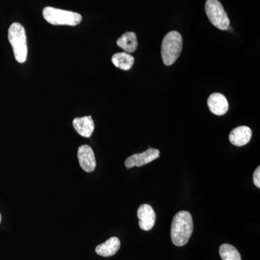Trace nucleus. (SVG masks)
Listing matches in <instances>:
<instances>
[{
  "label": "nucleus",
  "mask_w": 260,
  "mask_h": 260,
  "mask_svg": "<svg viewBox=\"0 0 260 260\" xmlns=\"http://www.w3.org/2000/svg\"><path fill=\"white\" fill-rule=\"evenodd\" d=\"M193 220L189 212H179L172 220L171 237L173 244L177 246L185 245L193 232Z\"/></svg>",
  "instance_id": "f257e3e1"
},
{
  "label": "nucleus",
  "mask_w": 260,
  "mask_h": 260,
  "mask_svg": "<svg viewBox=\"0 0 260 260\" xmlns=\"http://www.w3.org/2000/svg\"><path fill=\"white\" fill-rule=\"evenodd\" d=\"M8 39L14 52L15 59L19 63H24L28 56L26 32L21 24L14 23L8 30Z\"/></svg>",
  "instance_id": "f03ea898"
},
{
  "label": "nucleus",
  "mask_w": 260,
  "mask_h": 260,
  "mask_svg": "<svg viewBox=\"0 0 260 260\" xmlns=\"http://www.w3.org/2000/svg\"><path fill=\"white\" fill-rule=\"evenodd\" d=\"M182 37L179 32L173 30L168 32L162 39L161 56L167 66H171L177 60L182 50Z\"/></svg>",
  "instance_id": "7ed1b4c3"
},
{
  "label": "nucleus",
  "mask_w": 260,
  "mask_h": 260,
  "mask_svg": "<svg viewBox=\"0 0 260 260\" xmlns=\"http://www.w3.org/2000/svg\"><path fill=\"white\" fill-rule=\"evenodd\" d=\"M43 16L48 23L54 25H70L75 26L82 21L79 13L68 11L52 7H47L43 10Z\"/></svg>",
  "instance_id": "20e7f679"
},
{
  "label": "nucleus",
  "mask_w": 260,
  "mask_h": 260,
  "mask_svg": "<svg viewBox=\"0 0 260 260\" xmlns=\"http://www.w3.org/2000/svg\"><path fill=\"white\" fill-rule=\"evenodd\" d=\"M205 13L210 23L220 30H227L230 26V20L223 5L218 0H207L205 5Z\"/></svg>",
  "instance_id": "39448f33"
},
{
  "label": "nucleus",
  "mask_w": 260,
  "mask_h": 260,
  "mask_svg": "<svg viewBox=\"0 0 260 260\" xmlns=\"http://www.w3.org/2000/svg\"><path fill=\"white\" fill-rule=\"evenodd\" d=\"M160 151L157 149L149 148L142 153L134 154L126 159L124 165L128 169L134 167H140L159 158Z\"/></svg>",
  "instance_id": "423d86ee"
},
{
  "label": "nucleus",
  "mask_w": 260,
  "mask_h": 260,
  "mask_svg": "<svg viewBox=\"0 0 260 260\" xmlns=\"http://www.w3.org/2000/svg\"><path fill=\"white\" fill-rule=\"evenodd\" d=\"M78 158L80 167L85 172L90 173L96 167V160L93 149L88 145H81L78 148Z\"/></svg>",
  "instance_id": "0eeeda50"
},
{
  "label": "nucleus",
  "mask_w": 260,
  "mask_h": 260,
  "mask_svg": "<svg viewBox=\"0 0 260 260\" xmlns=\"http://www.w3.org/2000/svg\"><path fill=\"white\" fill-rule=\"evenodd\" d=\"M138 217L139 218L140 228L142 230L148 232L153 229L156 215L153 208L150 205H140L138 210Z\"/></svg>",
  "instance_id": "6e6552de"
},
{
  "label": "nucleus",
  "mask_w": 260,
  "mask_h": 260,
  "mask_svg": "<svg viewBox=\"0 0 260 260\" xmlns=\"http://www.w3.org/2000/svg\"><path fill=\"white\" fill-rule=\"evenodd\" d=\"M208 106L210 111L217 116L226 114L229 110V102L223 94L215 93L211 94L208 99Z\"/></svg>",
  "instance_id": "1a4fd4ad"
},
{
  "label": "nucleus",
  "mask_w": 260,
  "mask_h": 260,
  "mask_svg": "<svg viewBox=\"0 0 260 260\" xmlns=\"http://www.w3.org/2000/svg\"><path fill=\"white\" fill-rule=\"evenodd\" d=\"M252 132L249 126H239L232 130L229 135V140L236 146H244L249 143Z\"/></svg>",
  "instance_id": "9d476101"
},
{
  "label": "nucleus",
  "mask_w": 260,
  "mask_h": 260,
  "mask_svg": "<svg viewBox=\"0 0 260 260\" xmlns=\"http://www.w3.org/2000/svg\"><path fill=\"white\" fill-rule=\"evenodd\" d=\"M73 126L77 133L84 138H89L93 134L95 125L91 116L75 118L73 121Z\"/></svg>",
  "instance_id": "9b49d317"
},
{
  "label": "nucleus",
  "mask_w": 260,
  "mask_h": 260,
  "mask_svg": "<svg viewBox=\"0 0 260 260\" xmlns=\"http://www.w3.org/2000/svg\"><path fill=\"white\" fill-rule=\"evenodd\" d=\"M120 248V241L117 237H112L108 239L107 242L103 243L95 248V252L99 255L112 256L114 255Z\"/></svg>",
  "instance_id": "f8f14e48"
},
{
  "label": "nucleus",
  "mask_w": 260,
  "mask_h": 260,
  "mask_svg": "<svg viewBox=\"0 0 260 260\" xmlns=\"http://www.w3.org/2000/svg\"><path fill=\"white\" fill-rule=\"evenodd\" d=\"M116 44L126 53H133L136 51L138 42L136 34L133 32H126L116 41Z\"/></svg>",
  "instance_id": "ddd939ff"
},
{
  "label": "nucleus",
  "mask_w": 260,
  "mask_h": 260,
  "mask_svg": "<svg viewBox=\"0 0 260 260\" xmlns=\"http://www.w3.org/2000/svg\"><path fill=\"white\" fill-rule=\"evenodd\" d=\"M113 64L119 69L129 70L134 64L135 59L126 52L116 53L112 58Z\"/></svg>",
  "instance_id": "4468645a"
},
{
  "label": "nucleus",
  "mask_w": 260,
  "mask_h": 260,
  "mask_svg": "<svg viewBox=\"0 0 260 260\" xmlns=\"http://www.w3.org/2000/svg\"><path fill=\"white\" fill-rule=\"evenodd\" d=\"M219 253L222 260H242L240 253L231 244H222L219 249Z\"/></svg>",
  "instance_id": "2eb2a0df"
},
{
  "label": "nucleus",
  "mask_w": 260,
  "mask_h": 260,
  "mask_svg": "<svg viewBox=\"0 0 260 260\" xmlns=\"http://www.w3.org/2000/svg\"><path fill=\"white\" fill-rule=\"evenodd\" d=\"M253 182L257 188H260V167L256 168L253 175Z\"/></svg>",
  "instance_id": "dca6fc26"
},
{
  "label": "nucleus",
  "mask_w": 260,
  "mask_h": 260,
  "mask_svg": "<svg viewBox=\"0 0 260 260\" xmlns=\"http://www.w3.org/2000/svg\"><path fill=\"white\" fill-rule=\"evenodd\" d=\"M1 221H2V215H1V213H0V223H1Z\"/></svg>",
  "instance_id": "f3484780"
}]
</instances>
